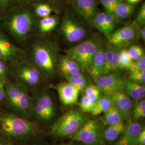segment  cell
Segmentation results:
<instances>
[{"mask_svg": "<svg viewBox=\"0 0 145 145\" xmlns=\"http://www.w3.org/2000/svg\"><path fill=\"white\" fill-rule=\"evenodd\" d=\"M33 11L37 17L41 18L48 16L56 11L55 7L46 2H37L33 5Z\"/></svg>", "mask_w": 145, "mask_h": 145, "instance_id": "d4e9b609", "label": "cell"}, {"mask_svg": "<svg viewBox=\"0 0 145 145\" xmlns=\"http://www.w3.org/2000/svg\"><path fill=\"white\" fill-rule=\"evenodd\" d=\"M103 126L96 119H86L82 125L72 136V141L84 145H102Z\"/></svg>", "mask_w": 145, "mask_h": 145, "instance_id": "ba28073f", "label": "cell"}, {"mask_svg": "<svg viewBox=\"0 0 145 145\" xmlns=\"http://www.w3.org/2000/svg\"><path fill=\"white\" fill-rule=\"evenodd\" d=\"M59 97L63 105H72L78 102L80 91L67 81L58 83L55 87Z\"/></svg>", "mask_w": 145, "mask_h": 145, "instance_id": "9a60e30c", "label": "cell"}, {"mask_svg": "<svg viewBox=\"0 0 145 145\" xmlns=\"http://www.w3.org/2000/svg\"><path fill=\"white\" fill-rule=\"evenodd\" d=\"M137 35L139 37V38L142 40L143 41L145 40V26H142L141 28L137 32Z\"/></svg>", "mask_w": 145, "mask_h": 145, "instance_id": "f6af8a7d", "label": "cell"}, {"mask_svg": "<svg viewBox=\"0 0 145 145\" xmlns=\"http://www.w3.org/2000/svg\"><path fill=\"white\" fill-rule=\"evenodd\" d=\"M85 120L86 117L81 110H70L54 123L49 134L56 139L71 136L77 131Z\"/></svg>", "mask_w": 145, "mask_h": 145, "instance_id": "8992f818", "label": "cell"}, {"mask_svg": "<svg viewBox=\"0 0 145 145\" xmlns=\"http://www.w3.org/2000/svg\"><path fill=\"white\" fill-rule=\"evenodd\" d=\"M114 105V103L112 98V95L104 94V96H101L96 101L95 107L91 114L93 116L102 114Z\"/></svg>", "mask_w": 145, "mask_h": 145, "instance_id": "603a6c76", "label": "cell"}, {"mask_svg": "<svg viewBox=\"0 0 145 145\" xmlns=\"http://www.w3.org/2000/svg\"><path fill=\"white\" fill-rule=\"evenodd\" d=\"M5 82L0 79V104L5 100Z\"/></svg>", "mask_w": 145, "mask_h": 145, "instance_id": "7bdbcfd3", "label": "cell"}, {"mask_svg": "<svg viewBox=\"0 0 145 145\" xmlns=\"http://www.w3.org/2000/svg\"><path fill=\"white\" fill-rule=\"evenodd\" d=\"M133 145H145V129L142 130L138 136Z\"/></svg>", "mask_w": 145, "mask_h": 145, "instance_id": "b9f144b4", "label": "cell"}, {"mask_svg": "<svg viewBox=\"0 0 145 145\" xmlns=\"http://www.w3.org/2000/svg\"><path fill=\"white\" fill-rule=\"evenodd\" d=\"M112 98L114 106L121 113L125 121H130L133 104L132 99L130 98L124 90L114 93L112 95Z\"/></svg>", "mask_w": 145, "mask_h": 145, "instance_id": "2e32d148", "label": "cell"}, {"mask_svg": "<svg viewBox=\"0 0 145 145\" xmlns=\"http://www.w3.org/2000/svg\"><path fill=\"white\" fill-rule=\"evenodd\" d=\"M129 78L131 81L145 85V70L139 72H129Z\"/></svg>", "mask_w": 145, "mask_h": 145, "instance_id": "74e56055", "label": "cell"}, {"mask_svg": "<svg viewBox=\"0 0 145 145\" xmlns=\"http://www.w3.org/2000/svg\"><path fill=\"white\" fill-rule=\"evenodd\" d=\"M24 54V51L0 30V59L12 65L23 60Z\"/></svg>", "mask_w": 145, "mask_h": 145, "instance_id": "30bf717a", "label": "cell"}, {"mask_svg": "<svg viewBox=\"0 0 145 145\" xmlns=\"http://www.w3.org/2000/svg\"><path fill=\"white\" fill-rule=\"evenodd\" d=\"M102 43L96 39H88L64 51L66 55L72 58L81 68L88 72L93 56Z\"/></svg>", "mask_w": 145, "mask_h": 145, "instance_id": "52a82bcc", "label": "cell"}, {"mask_svg": "<svg viewBox=\"0 0 145 145\" xmlns=\"http://www.w3.org/2000/svg\"><path fill=\"white\" fill-rule=\"evenodd\" d=\"M90 24L98 29L106 38H109V34L105 21V12L97 11L93 16Z\"/></svg>", "mask_w": 145, "mask_h": 145, "instance_id": "4316f807", "label": "cell"}, {"mask_svg": "<svg viewBox=\"0 0 145 145\" xmlns=\"http://www.w3.org/2000/svg\"><path fill=\"white\" fill-rule=\"evenodd\" d=\"M59 23V19L57 16L51 15L38 21V29L42 34H47L54 30Z\"/></svg>", "mask_w": 145, "mask_h": 145, "instance_id": "7402d4cb", "label": "cell"}, {"mask_svg": "<svg viewBox=\"0 0 145 145\" xmlns=\"http://www.w3.org/2000/svg\"><path fill=\"white\" fill-rule=\"evenodd\" d=\"M29 5L11 7L4 11L0 17V30L14 43L23 44L26 42L38 28L37 17Z\"/></svg>", "mask_w": 145, "mask_h": 145, "instance_id": "6da1fadb", "label": "cell"}, {"mask_svg": "<svg viewBox=\"0 0 145 145\" xmlns=\"http://www.w3.org/2000/svg\"><path fill=\"white\" fill-rule=\"evenodd\" d=\"M71 8L89 24L97 12L96 0H70Z\"/></svg>", "mask_w": 145, "mask_h": 145, "instance_id": "4fadbf2b", "label": "cell"}, {"mask_svg": "<svg viewBox=\"0 0 145 145\" xmlns=\"http://www.w3.org/2000/svg\"><path fill=\"white\" fill-rule=\"evenodd\" d=\"M57 109L51 94L47 90L36 92L32 97L31 118L43 124H47L54 119Z\"/></svg>", "mask_w": 145, "mask_h": 145, "instance_id": "5b68a950", "label": "cell"}, {"mask_svg": "<svg viewBox=\"0 0 145 145\" xmlns=\"http://www.w3.org/2000/svg\"><path fill=\"white\" fill-rule=\"evenodd\" d=\"M2 9H1V8L0 7V17H1V16L2 15Z\"/></svg>", "mask_w": 145, "mask_h": 145, "instance_id": "f907efd6", "label": "cell"}, {"mask_svg": "<svg viewBox=\"0 0 145 145\" xmlns=\"http://www.w3.org/2000/svg\"><path fill=\"white\" fill-rule=\"evenodd\" d=\"M129 72H139L145 70V56L141 57L139 60L132 61L128 69Z\"/></svg>", "mask_w": 145, "mask_h": 145, "instance_id": "f35d334b", "label": "cell"}, {"mask_svg": "<svg viewBox=\"0 0 145 145\" xmlns=\"http://www.w3.org/2000/svg\"><path fill=\"white\" fill-rule=\"evenodd\" d=\"M59 48L55 42L46 38L34 40L24 52L25 60L37 68L43 79L52 78L57 71Z\"/></svg>", "mask_w": 145, "mask_h": 145, "instance_id": "7a4b0ae2", "label": "cell"}, {"mask_svg": "<svg viewBox=\"0 0 145 145\" xmlns=\"http://www.w3.org/2000/svg\"><path fill=\"white\" fill-rule=\"evenodd\" d=\"M117 48L118 47H116L110 44L106 46L103 75L111 72V63L114 56V53Z\"/></svg>", "mask_w": 145, "mask_h": 145, "instance_id": "f1b7e54d", "label": "cell"}, {"mask_svg": "<svg viewBox=\"0 0 145 145\" xmlns=\"http://www.w3.org/2000/svg\"><path fill=\"white\" fill-rule=\"evenodd\" d=\"M132 61L128 54L127 49L125 48L120 49L119 56V70L129 69Z\"/></svg>", "mask_w": 145, "mask_h": 145, "instance_id": "4dcf8cb0", "label": "cell"}, {"mask_svg": "<svg viewBox=\"0 0 145 145\" xmlns=\"http://www.w3.org/2000/svg\"><path fill=\"white\" fill-rule=\"evenodd\" d=\"M135 23L139 27L145 26V3H144L140 7L138 14L137 16Z\"/></svg>", "mask_w": 145, "mask_h": 145, "instance_id": "ab89813d", "label": "cell"}, {"mask_svg": "<svg viewBox=\"0 0 145 145\" xmlns=\"http://www.w3.org/2000/svg\"><path fill=\"white\" fill-rule=\"evenodd\" d=\"M63 76L67 82L77 88L80 93L83 92L87 86L91 83L89 79L82 72L75 75H65Z\"/></svg>", "mask_w": 145, "mask_h": 145, "instance_id": "cb8c5ba5", "label": "cell"}, {"mask_svg": "<svg viewBox=\"0 0 145 145\" xmlns=\"http://www.w3.org/2000/svg\"><path fill=\"white\" fill-rule=\"evenodd\" d=\"M117 21V19L114 14L105 11V21L109 36L114 30Z\"/></svg>", "mask_w": 145, "mask_h": 145, "instance_id": "d590c367", "label": "cell"}, {"mask_svg": "<svg viewBox=\"0 0 145 145\" xmlns=\"http://www.w3.org/2000/svg\"><path fill=\"white\" fill-rule=\"evenodd\" d=\"M120 50L118 48L114 53L111 66V72H118L119 71V56Z\"/></svg>", "mask_w": 145, "mask_h": 145, "instance_id": "60d3db41", "label": "cell"}, {"mask_svg": "<svg viewBox=\"0 0 145 145\" xmlns=\"http://www.w3.org/2000/svg\"><path fill=\"white\" fill-rule=\"evenodd\" d=\"M96 102V101L88 98L84 95L78 103L80 109L83 113H91L95 107Z\"/></svg>", "mask_w": 145, "mask_h": 145, "instance_id": "1f68e13d", "label": "cell"}, {"mask_svg": "<svg viewBox=\"0 0 145 145\" xmlns=\"http://www.w3.org/2000/svg\"><path fill=\"white\" fill-rule=\"evenodd\" d=\"M0 145H15L13 142L5 139H0Z\"/></svg>", "mask_w": 145, "mask_h": 145, "instance_id": "bcb514c9", "label": "cell"}, {"mask_svg": "<svg viewBox=\"0 0 145 145\" xmlns=\"http://www.w3.org/2000/svg\"><path fill=\"white\" fill-rule=\"evenodd\" d=\"M126 125L125 121H123L116 124L107 125L102 132L104 142L107 144L114 143L124 131Z\"/></svg>", "mask_w": 145, "mask_h": 145, "instance_id": "d6986e66", "label": "cell"}, {"mask_svg": "<svg viewBox=\"0 0 145 145\" xmlns=\"http://www.w3.org/2000/svg\"><path fill=\"white\" fill-rule=\"evenodd\" d=\"M125 80L118 72H110L98 78L95 82L105 95H112L124 89Z\"/></svg>", "mask_w": 145, "mask_h": 145, "instance_id": "8fae6325", "label": "cell"}, {"mask_svg": "<svg viewBox=\"0 0 145 145\" xmlns=\"http://www.w3.org/2000/svg\"><path fill=\"white\" fill-rule=\"evenodd\" d=\"M35 0H0V7L2 13L6 10L18 5H27L35 3Z\"/></svg>", "mask_w": 145, "mask_h": 145, "instance_id": "f546056e", "label": "cell"}, {"mask_svg": "<svg viewBox=\"0 0 145 145\" xmlns=\"http://www.w3.org/2000/svg\"><path fill=\"white\" fill-rule=\"evenodd\" d=\"M144 126L137 121H130L126 123L124 131L114 145H133L138 136L139 135Z\"/></svg>", "mask_w": 145, "mask_h": 145, "instance_id": "5bb4252c", "label": "cell"}, {"mask_svg": "<svg viewBox=\"0 0 145 145\" xmlns=\"http://www.w3.org/2000/svg\"><path fill=\"white\" fill-rule=\"evenodd\" d=\"M57 67L63 76L77 74L82 71L78 63L66 55L59 56Z\"/></svg>", "mask_w": 145, "mask_h": 145, "instance_id": "ac0fdd59", "label": "cell"}, {"mask_svg": "<svg viewBox=\"0 0 145 145\" xmlns=\"http://www.w3.org/2000/svg\"><path fill=\"white\" fill-rule=\"evenodd\" d=\"M123 0H100V3L103 5L105 12L114 14V10Z\"/></svg>", "mask_w": 145, "mask_h": 145, "instance_id": "8d00e7d4", "label": "cell"}, {"mask_svg": "<svg viewBox=\"0 0 145 145\" xmlns=\"http://www.w3.org/2000/svg\"><path fill=\"white\" fill-rule=\"evenodd\" d=\"M65 145H83V144H81L80 142H71V143H68L67 144H65Z\"/></svg>", "mask_w": 145, "mask_h": 145, "instance_id": "c3c4849f", "label": "cell"}, {"mask_svg": "<svg viewBox=\"0 0 145 145\" xmlns=\"http://www.w3.org/2000/svg\"><path fill=\"white\" fill-rule=\"evenodd\" d=\"M11 74L15 76L17 82L27 88H36L43 78L38 69L25 60L11 65Z\"/></svg>", "mask_w": 145, "mask_h": 145, "instance_id": "9c48e42d", "label": "cell"}, {"mask_svg": "<svg viewBox=\"0 0 145 145\" xmlns=\"http://www.w3.org/2000/svg\"><path fill=\"white\" fill-rule=\"evenodd\" d=\"M135 8L134 4L123 0L116 7L114 15L117 20H127L134 14Z\"/></svg>", "mask_w": 145, "mask_h": 145, "instance_id": "44dd1931", "label": "cell"}, {"mask_svg": "<svg viewBox=\"0 0 145 145\" xmlns=\"http://www.w3.org/2000/svg\"><path fill=\"white\" fill-rule=\"evenodd\" d=\"M137 30L134 25H126L114 30L108 38L109 44L119 48L132 43L137 37Z\"/></svg>", "mask_w": 145, "mask_h": 145, "instance_id": "7c38bea8", "label": "cell"}, {"mask_svg": "<svg viewBox=\"0 0 145 145\" xmlns=\"http://www.w3.org/2000/svg\"><path fill=\"white\" fill-rule=\"evenodd\" d=\"M145 117V100L141 99L135 100L131 111V118L132 121H137L138 119L144 118Z\"/></svg>", "mask_w": 145, "mask_h": 145, "instance_id": "83f0119b", "label": "cell"}, {"mask_svg": "<svg viewBox=\"0 0 145 145\" xmlns=\"http://www.w3.org/2000/svg\"><path fill=\"white\" fill-rule=\"evenodd\" d=\"M124 91L130 98L135 101L145 98V85L126 80Z\"/></svg>", "mask_w": 145, "mask_h": 145, "instance_id": "ffe728a7", "label": "cell"}, {"mask_svg": "<svg viewBox=\"0 0 145 145\" xmlns=\"http://www.w3.org/2000/svg\"><path fill=\"white\" fill-rule=\"evenodd\" d=\"M127 50L129 56L133 61L138 60L145 56L144 50L143 48L137 44H134L130 46Z\"/></svg>", "mask_w": 145, "mask_h": 145, "instance_id": "836d02e7", "label": "cell"}, {"mask_svg": "<svg viewBox=\"0 0 145 145\" xmlns=\"http://www.w3.org/2000/svg\"><path fill=\"white\" fill-rule=\"evenodd\" d=\"M105 49L106 46L102 43L95 54L89 68L87 72L89 74L94 81L100 76L103 75Z\"/></svg>", "mask_w": 145, "mask_h": 145, "instance_id": "e0dca14e", "label": "cell"}, {"mask_svg": "<svg viewBox=\"0 0 145 145\" xmlns=\"http://www.w3.org/2000/svg\"><path fill=\"white\" fill-rule=\"evenodd\" d=\"M102 120L106 125L116 124L125 121L121 113L114 105L104 113Z\"/></svg>", "mask_w": 145, "mask_h": 145, "instance_id": "484cf974", "label": "cell"}, {"mask_svg": "<svg viewBox=\"0 0 145 145\" xmlns=\"http://www.w3.org/2000/svg\"><path fill=\"white\" fill-rule=\"evenodd\" d=\"M67 0H35V2H46L51 4L54 7L64 2H66Z\"/></svg>", "mask_w": 145, "mask_h": 145, "instance_id": "ee69618b", "label": "cell"}, {"mask_svg": "<svg viewBox=\"0 0 145 145\" xmlns=\"http://www.w3.org/2000/svg\"><path fill=\"white\" fill-rule=\"evenodd\" d=\"M87 22L78 15L71 7L63 12L60 26V33L62 37L71 44L79 43L84 40L89 30Z\"/></svg>", "mask_w": 145, "mask_h": 145, "instance_id": "277c9868", "label": "cell"}, {"mask_svg": "<svg viewBox=\"0 0 145 145\" xmlns=\"http://www.w3.org/2000/svg\"><path fill=\"white\" fill-rule=\"evenodd\" d=\"M11 75V65L8 62L0 59V79L5 82L9 81V76Z\"/></svg>", "mask_w": 145, "mask_h": 145, "instance_id": "e575fe53", "label": "cell"}, {"mask_svg": "<svg viewBox=\"0 0 145 145\" xmlns=\"http://www.w3.org/2000/svg\"><path fill=\"white\" fill-rule=\"evenodd\" d=\"M40 129L36 122L13 112L0 114V134L12 142L27 140L40 135Z\"/></svg>", "mask_w": 145, "mask_h": 145, "instance_id": "3957f363", "label": "cell"}, {"mask_svg": "<svg viewBox=\"0 0 145 145\" xmlns=\"http://www.w3.org/2000/svg\"><path fill=\"white\" fill-rule=\"evenodd\" d=\"M44 145L43 143L40 142H35L33 144H32L31 145Z\"/></svg>", "mask_w": 145, "mask_h": 145, "instance_id": "681fc988", "label": "cell"}, {"mask_svg": "<svg viewBox=\"0 0 145 145\" xmlns=\"http://www.w3.org/2000/svg\"><path fill=\"white\" fill-rule=\"evenodd\" d=\"M126 1H127L128 2H129L130 3L135 5L136 3H137L138 2H140V1H141V0H126Z\"/></svg>", "mask_w": 145, "mask_h": 145, "instance_id": "7dc6e473", "label": "cell"}, {"mask_svg": "<svg viewBox=\"0 0 145 145\" xmlns=\"http://www.w3.org/2000/svg\"><path fill=\"white\" fill-rule=\"evenodd\" d=\"M83 92L88 98L95 101H97L101 97L102 91L101 89L96 84L92 83L88 86Z\"/></svg>", "mask_w": 145, "mask_h": 145, "instance_id": "d6a6232c", "label": "cell"}, {"mask_svg": "<svg viewBox=\"0 0 145 145\" xmlns=\"http://www.w3.org/2000/svg\"></svg>", "mask_w": 145, "mask_h": 145, "instance_id": "816d5d0a", "label": "cell"}]
</instances>
